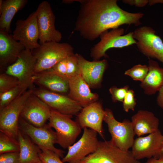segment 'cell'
<instances>
[{
	"label": "cell",
	"instance_id": "cell-1",
	"mask_svg": "<svg viewBox=\"0 0 163 163\" xmlns=\"http://www.w3.org/2000/svg\"><path fill=\"white\" fill-rule=\"evenodd\" d=\"M80 8L74 30L84 38L93 41L109 29L123 24H141L144 14L132 13L121 8L116 0H78Z\"/></svg>",
	"mask_w": 163,
	"mask_h": 163
},
{
	"label": "cell",
	"instance_id": "cell-2",
	"mask_svg": "<svg viewBox=\"0 0 163 163\" xmlns=\"http://www.w3.org/2000/svg\"><path fill=\"white\" fill-rule=\"evenodd\" d=\"M34 50L32 52L37 60L35 73L51 69L63 59L75 54L71 45L54 41L46 42Z\"/></svg>",
	"mask_w": 163,
	"mask_h": 163
},
{
	"label": "cell",
	"instance_id": "cell-3",
	"mask_svg": "<svg viewBox=\"0 0 163 163\" xmlns=\"http://www.w3.org/2000/svg\"><path fill=\"white\" fill-rule=\"evenodd\" d=\"M29 88L8 105L0 109V131L11 138L17 140L19 121L27 101L33 93Z\"/></svg>",
	"mask_w": 163,
	"mask_h": 163
},
{
	"label": "cell",
	"instance_id": "cell-4",
	"mask_svg": "<svg viewBox=\"0 0 163 163\" xmlns=\"http://www.w3.org/2000/svg\"><path fill=\"white\" fill-rule=\"evenodd\" d=\"M72 117L51 110L48 124L55 129L57 143L64 149H68L74 143L82 131L81 127Z\"/></svg>",
	"mask_w": 163,
	"mask_h": 163
},
{
	"label": "cell",
	"instance_id": "cell-5",
	"mask_svg": "<svg viewBox=\"0 0 163 163\" xmlns=\"http://www.w3.org/2000/svg\"><path fill=\"white\" fill-rule=\"evenodd\" d=\"M105 111L104 121L107 125L111 142L122 150H129L132 147L135 135L131 121L126 119L119 122L110 109L106 108Z\"/></svg>",
	"mask_w": 163,
	"mask_h": 163
},
{
	"label": "cell",
	"instance_id": "cell-6",
	"mask_svg": "<svg viewBox=\"0 0 163 163\" xmlns=\"http://www.w3.org/2000/svg\"><path fill=\"white\" fill-rule=\"evenodd\" d=\"M78 163H141L134 157L131 151L122 150L110 140L99 141L97 150Z\"/></svg>",
	"mask_w": 163,
	"mask_h": 163
},
{
	"label": "cell",
	"instance_id": "cell-7",
	"mask_svg": "<svg viewBox=\"0 0 163 163\" xmlns=\"http://www.w3.org/2000/svg\"><path fill=\"white\" fill-rule=\"evenodd\" d=\"M124 30L122 28L112 29L106 31L100 35V41L91 48V56L94 61H98L102 57H107L106 53L112 48H122L136 44L133 32L123 35Z\"/></svg>",
	"mask_w": 163,
	"mask_h": 163
},
{
	"label": "cell",
	"instance_id": "cell-8",
	"mask_svg": "<svg viewBox=\"0 0 163 163\" xmlns=\"http://www.w3.org/2000/svg\"><path fill=\"white\" fill-rule=\"evenodd\" d=\"M19 125V129L29 137L40 149H45L50 150L60 158L63 157L64 151L56 148L54 145L57 141L56 133L48 124L40 127H36L20 117Z\"/></svg>",
	"mask_w": 163,
	"mask_h": 163
},
{
	"label": "cell",
	"instance_id": "cell-9",
	"mask_svg": "<svg viewBox=\"0 0 163 163\" xmlns=\"http://www.w3.org/2000/svg\"><path fill=\"white\" fill-rule=\"evenodd\" d=\"M133 33L138 50L148 57L156 59L163 64V42L155 31L150 27L144 26Z\"/></svg>",
	"mask_w": 163,
	"mask_h": 163
},
{
	"label": "cell",
	"instance_id": "cell-10",
	"mask_svg": "<svg viewBox=\"0 0 163 163\" xmlns=\"http://www.w3.org/2000/svg\"><path fill=\"white\" fill-rule=\"evenodd\" d=\"M33 94L46 103L51 110L72 117L77 115L82 108L68 96L40 87L33 88Z\"/></svg>",
	"mask_w": 163,
	"mask_h": 163
},
{
	"label": "cell",
	"instance_id": "cell-11",
	"mask_svg": "<svg viewBox=\"0 0 163 163\" xmlns=\"http://www.w3.org/2000/svg\"><path fill=\"white\" fill-rule=\"evenodd\" d=\"M37 13L40 45L46 42H59L62 40L61 33L55 27V16L50 4L43 1L36 11Z\"/></svg>",
	"mask_w": 163,
	"mask_h": 163
},
{
	"label": "cell",
	"instance_id": "cell-12",
	"mask_svg": "<svg viewBox=\"0 0 163 163\" xmlns=\"http://www.w3.org/2000/svg\"><path fill=\"white\" fill-rule=\"evenodd\" d=\"M83 129L81 138L68 149L67 153L62 160L64 163H78L97 150L99 143L97 133L88 128Z\"/></svg>",
	"mask_w": 163,
	"mask_h": 163
},
{
	"label": "cell",
	"instance_id": "cell-13",
	"mask_svg": "<svg viewBox=\"0 0 163 163\" xmlns=\"http://www.w3.org/2000/svg\"><path fill=\"white\" fill-rule=\"evenodd\" d=\"M12 36L23 45L25 49L32 50L40 46L38 42L39 32L36 11L31 13L25 20H18Z\"/></svg>",
	"mask_w": 163,
	"mask_h": 163
},
{
	"label": "cell",
	"instance_id": "cell-14",
	"mask_svg": "<svg viewBox=\"0 0 163 163\" xmlns=\"http://www.w3.org/2000/svg\"><path fill=\"white\" fill-rule=\"evenodd\" d=\"M163 147V135L158 129L145 137L134 140L132 153L137 160L145 158L158 159Z\"/></svg>",
	"mask_w": 163,
	"mask_h": 163
},
{
	"label": "cell",
	"instance_id": "cell-15",
	"mask_svg": "<svg viewBox=\"0 0 163 163\" xmlns=\"http://www.w3.org/2000/svg\"><path fill=\"white\" fill-rule=\"evenodd\" d=\"M51 109L40 98L32 93L28 99L20 117L37 127L43 126L48 120Z\"/></svg>",
	"mask_w": 163,
	"mask_h": 163
},
{
	"label": "cell",
	"instance_id": "cell-16",
	"mask_svg": "<svg viewBox=\"0 0 163 163\" xmlns=\"http://www.w3.org/2000/svg\"><path fill=\"white\" fill-rule=\"evenodd\" d=\"M105 113L102 104L97 101L82 107L77 115L75 121L81 129L86 128L92 129L104 139L102 122Z\"/></svg>",
	"mask_w": 163,
	"mask_h": 163
},
{
	"label": "cell",
	"instance_id": "cell-17",
	"mask_svg": "<svg viewBox=\"0 0 163 163\" xmlns=\"http://www.w3.org/2000/svg\"><path fill=\"white\" fill-rule=\"evenodd\" d=\"M36 61L32 50L25 49L16 61L7 67L5 73L17 78L20 83L33 82Z\"/></svg>",
	"mask_w": 163,
	"mask_h": 163
},
{
	"label": "cell",
	"instance_id": "cell-18",
	"mask_svg": "<svg viewBox=\"0 0 163 163\" xmlns=\"http://www.w3.org/2000/svg\"><path fill=\"white\" fill-rule=\"evenodd\" d=\"M76 54L82 77L89 87L95 88L99 85L107 67V60L104 59L90 61L81 55Z\"/></svg>",
	"mask_w": 163,
	"mask_h": 163
},
{
	"label": "cell",
	"instance_id": "cell-19",
	"mask_svg": "<svg viewBox=\"0 0 163 163\" xmlns=\"http://www.w3.org/2000/svg\"><path fill=\"white\" fill-rule=\"evenodd\" d=\"M25 49L23 45L14 38L12 34L0 29L1 69L14 63Z\"/></svg>",
	"mask_w": 163,
	"mask_h": 163
},
{
	"label": "cell",
	"instance_id": "cell-20",
	"mask_svg": "<svg viewBox=\"0 0 163 163\" xmlns=\"http://www.w3.org/2000/svg\"><path fill=\"white\" fill-rule=\"evenodd\" d=\"M32 80L40 87L51 91L62 94L69 91L68 81L52 69L34 73Z\"/></svg>",
	"mask_w": 163,
	"mask_h": 163
},
{
	"label": "cell",
	"instance_id": "cell-21",
	"mask_svg": "<svg viewBox=\"0 0 163 163\" xmlns=\"http://www.w3.org/2000/svg\"><path fill=\"white\" fill-rule=\"evenodd\" d=\"M68 82V96L82 107L97 101L98 95L91 91L89 86L80 74L69 80Z\"/></svg>",
	"mask_w": 163,
	"mask_h": 163
},
{
	"label": "cell",
	"instance_id": "cell-22",
	"mask_svg": "<svg viewBox=\"0 0 163 163\" xmlns=\"http://www.w3.org/2000/svg\"><path fill=\"white\" fill-rule=\"evenodd\" d=\"M135 134L138 137L155 133L158 129L159 120L152 112L140 110L131 117Z\"/></svg>",
	"mask_w": 163,
	"mask_h": 163
},
{
	"label": "cell",
	"instance_id": "cell-23",
	"mask_svg": "<svg viewBox=\"0 0 163 163\" xmlns=\"http://www.w3.org/2000/svg\"><path fill=\"white\" fill-rule=\"evenodd\" d=\"M148 67V74L140 86L145 94L152 95L159 91L163 85V68L152 59L149 60Z\"/></svg>",
	"mask_w": 163,
	"mask_h": 163
},
{
	"label": "cell",
	"instance_id": "cell-24",
	"mask_svg": "<svg viewBox=\"0 0 163 163\" xmlns=\"http://www.w3.org/2000/svg\"><path fill=\"white\" fill-rule=\"evenodd\" d=\"M27 2V0H0V29L11 34L10 26L13 18Z\"/></svg>",
	"mask_w": 163,
	"mask_h": 163
},
{
	"label": "cell",
	"instance_id": "cell-25",
	"mask_svg": "<svg viewBox=\"0 0 163 163\" xmlns=\"http://www.w3.org/2000/svg\"><path fill=\"white\" fill-rule=\"evenodd\" d=\"M17 140L20 148L19 163H34L40 160V149L20 129Z\"/></svg>",
	"mask_w": 163,
	"mask_h": 163
},
{
	"label": "cell",
	"instance_id": "cell-26",
	"mask_svg": "<svg viewBox=\"0 0 163 163\" xmlns=\"http://www.w3.org/2000/svg\"><path fill=\"white\" fill-rule=\"evenodd\" d=\"M52 69L68 81L80 74L76 53L63 59Z\"/></svg>",
	"mask_w": 163,
	"mask_h": 163
},
{
	"label": "cell",
	"instance_id": "cell-27",
	"mask_svg": "<svg viewBox=\"0 0 163 163\" xmlns=\"http://www.w3.org/2000/svg\"><path fill=\"white\" fill-rule=\"evenodd\" d=\"M33 84L32 81L20 83L8 91L0 93V109L8 105L32 87Z\"/></svg>",
	"mask_w": 163,
	"mask_h": 163
},
{
	"label": "cell",
	"instance_id": "cell-28",
	"mask_svg": "<svg viewBox=\"0 0 163 163\" xmlns=\"http://www.w3.org/2000/svg\"><path fill=\"white\" fill-rule=\"evenodd\" d=\"M19 144L17 140L12 138L0 132V154L19 151Z\"/></svg>",
	"mask_w": 163,
	"mask_h": 163
},
{
	"label": "cell",
	"instance_id": "cell-29",
	"mask_svg": "<svg viewBox=\"0 0 163 163\" xmlns=\"http://www.w3.org/2000/svg\"><path fill=\"white\" fill-rule=\"evenodd\" d=\"M148 71V66L138 64L126 71L124 74L130 76L134 80L142 82L146 77Z\"/></svg>",
	"mask_w": 163,
	"mask_h": 163
},
{
	"label": "cell",
	"instance_id": "cell-30",
	"mask_svg": "<svg viewBox=\"0 0 163 163\" xmlns=\"http://www.w3.org/2000/svg\"><path fill=\"white\" fill-rule=\"evenodd\" d=\"M20 83L16 77L5 72L0 75V93L6 92Z\"/></svg>",
	"mask_w": 163,
	"mask_h": 163
},
{
	"label": "cell",
	"instance_id": "cell-31",
	"mask_svg": "<svg viewBox=\"0 0 163 163\" xmlns=\"http://www.w3.org/2000/svg\"><path fill=\"white\" fill-rule=\"evenodd\" d=\"M40 150L39 157L43 163H64L60 160L59 156L54 152L45 149Z\"/></svg>",
	"mask_w": 163,
	"mask_h": 163
},
{
	"label": "cell",
	"instance_id": "cell-32",
	"mask_svg": "<svg viewBox=\"0 0 163 163\" xmlns=\"http://www.w3.org/2000/svg\"><path fill=\"white\" fill-rule=\"evenodd\" d=\"M129 89V86L128 85L121 88H118L115 86L110 88L109 91L111 95L112 101L114 102L117 101L123 102Z\"/></svg>",
	"mask_w": 163,
	"mask_h": 163
},
{
	"label": "cell",
	"instance_id": "cell-33",
	"mask_svg": "<svg viewBox=\"0 0 163 163\" xmlns=\"http://www.w3.org/2000/svg\"><path fill=\"white\" fill-rule=\"evenodd\" d=\"M123 102V108L124 111L127 112L129 110H134L136 105V99L134 91L129 89L125 96Z\"/></svg>",
	"mask_w": 163,
	"mask_h": 163
},
{
	"label": "cell",
	"instance_id": "cell-34",
	"mask_svg": "<svg viewBox=\"0 0 163 163\" xmlns=\"http://www.w3.org/2000/svg\"><path fill=\"white\" fill-rule=\"evenodd\" d=\"M19 151L0 154V163H19Z\"/></svg>",
	"mask_w": 163,
	"mask_h": 163
},
{
	"label": "cell",
	"instance_id": "cell-35",
	"mask_svg": "<svg viewBox=\"0 0 163 163\" xmlns=\"http://www.w3.org/2000/svg\"><path fill=\"white\" fill-rule=\"evenodd\" d=\"M122 2L124 3L131 5H135L138 7H143L149 3L148 0H124Z\"/></svg>",
	"mask_w": 163,
	"mask_h": 163
},
{
	"label": "cell",
	"instance_id": "cell-36",
	"mask_svg": "<svg viewBox=\"0 0 163 163\" xmlns=\"http://www.w3.org/2000/svg\"><path fill=\"white\" fill-rule=\"evenodd\" d=\"M158 91L156 100L157 104L159 107L163 109V85Z\"/></svg>",
	"mask_w": 163,
	"mask_h": 163
},
{
	"label": "cell",
	"instance_id": "cell-37",
	"mask_svg": "<svg viewBox=\"0 0 163 163\" xmlns=\"http://www.w3.org/2000/svg\"><path fill=\"white\" fill-rule=\"evenodd\" d=\"M145 163H163V159H156L152 158L148 159Z\"/></svg>",
	"mask_w": 163,
	"mask_h": 163
},
{
	"label": "cell",
	"instance_id": "cell-38",
	"mask_svg": "<svg viewBox=\"0 0 163 163\" xmlns=\"http://www.w3.org/2000/svg\"><path fill=\"white\" fill-rule=\"evenodd\" d=\"M161 3L163 4V0H149L148 5L150 6L157 3Z\"/></svg>",
	"mask_w": 163,
	"mask_h": 163
},
{
	"label": "cell",
	"instance_id": "cell-39",
	"mask_svg": "<svg viewBox=\"0 0 163 163\" xmlns=\"http://www.w3.org/2000/svg\"><path fill=\"white\" fill-rule=\"evenodd\" d=\"M159 159H163V147L159 155Z\"/></svg>",
	"mask_w": 163,
	"mask_h": 163
},
{
	"label": "cell",
	"instance_id": "cell-40",
	"mask_svg": "<svg viewBox=\"0 0 163 163\" xmlns=\"http://www.w3.org/2000/svg\"><path fill=\"white\" fill-rule=\"evenodd\" d=\"M34 163H43L41 160L39 161Z\"/></svg>",
	"mask_w": 163,
	"mask_h": 163
}]
</instances>
